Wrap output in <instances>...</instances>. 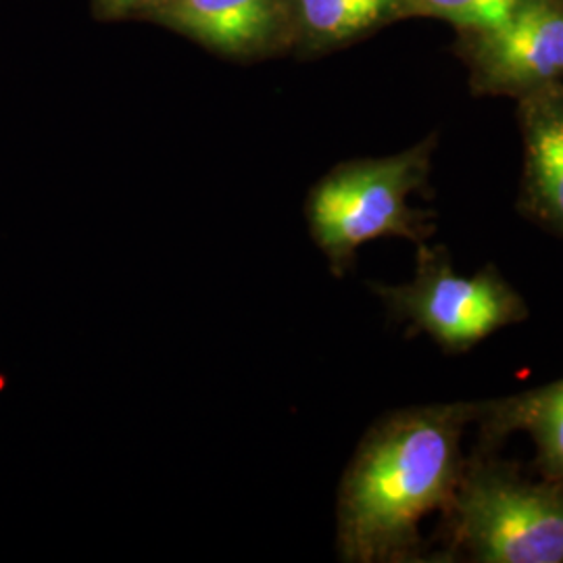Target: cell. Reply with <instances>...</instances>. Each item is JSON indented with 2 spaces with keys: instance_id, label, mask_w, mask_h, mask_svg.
Returning <instances> with one entry per match:
<instances>
[{
  "instance_id": "1",
  "label": "cell",
  "mask_w": 563,
  "mask_h": 563,
  "mask_svg": "<svg viewBox=\"0 0 563 563\" xmlns=\"http://www.w3.org/2000/svg\"><path fill=\"white\" fill-rule=\"evenodd\" d=\"M481 401L432 402L374 423L344 470L336 505L342 562H428L420 523L444 514L462 481L463 434Z\"/></svg>"
},
{
  "instance_id": "2",
  "label": "cell",
  "mask_w": 563,
  "mask_h": 563,
  "mask_svg": "<svg viewBox=\"0 0 563 563\" xmlns=\"http://www.w3.org/2000/svg\"><path fill=\"white\" fill-rule=\"evenodd\" d=\"M443 562L563 563V483L476 446L443 514Z\"/></svg>"
},
{
  "instance_id": "3",
  "label": "cell",
  "mask_w": 563,
  "mask_h": 563,
  "mask_svg": "<svg viewBox=\"0 0 563 563\" xmlns=\"http://www.w3.org/2000/svg\"><path fill=\"white\" fill-rule=\"evenodd\" d=\"M434 151L432 134L390 157L341 163L311 188L307 225L332 276L344 278L367 242L402 239L418 246L437 234L434 211L409 202L413 195H430Z\"/></svg>"
},
{
  "instance_id": "4",
  "label": "cell",
  "mask_w": 563,
  "mask_h": 563,
  "mask_svg": "<svg viewBox=\"0 0 563 563\" xmlns=\"http://www.w3.org/2000/svg\"><path fill=\"white\" fill-rule=\"evenodd\" d=\"M390 322L426 334L446 355H463L495 332L528 320L530 309L493 263L463 276L444 244H418L413 280L372 284Z\"/></svg>"
},
{
  "instance_id": "5",
  "label": "cell",
  "mask_w": 563,
  "mask_h": 563,
  "mask_svg": "<svg viewBox=\"0 0 563 563\" xmlns=\"http://www.w3.org/2000/svg\"><path fill=\"white\" fill-rule=\"evenodd\" d=\"M460 38L478 97L518 101L563 81V0H522L504 23Z\"/></svg>"
},
{
  "instance_id": "6",
  "label": "cell",
  "mask_w": 563,
  "mask_h": 563,
  "mask_svg": "<svg viewBox=\"0 0 563 563\" xmlns=\"http://www.w3.org/2000/svg\"><path fill=\"white\" fill-rule=\"evenodd\" d=\"M523 169L518 211L563 241V81L518 99Z\"/></svg>"
},
{
  "instance_id": "7",
  "label": "cell",
  "mask_w": 563,
  "mask_h": 563,
  "mask_svg": "<svg viewBox=\"0 0 563 563\" xmlns=\"http://www.w3.org/2000/svg\"><path fill=\"white\" fill-rule=\"evenodd\" d=\"M151 13L230 55L267 48L290 21L288 0H163Z\"/></svg>"
},
{
  "instance_id": "8",
  "label": "cell",
  "mask_w": 563,
  "mask_h": 563,
  "mask_svg": "<svg viewBox=\"0 0 563 563\" xmlns=\"http://www.w3.org/2000/svg\"><path fill=\"white\" fill-rule=\"evenodd\" d=\"M476 426L481 446L499 449L514 432H526L537 449L539 476L563 483V378L518 395L481 401Z\"/></svg>"
},
{
  "instance_id": "9",
  "label": "cell",
  "mask_w": 563,
  "mask_h": 563,
  "mask_svg": "<svg viewBox=\"0 0 563 563\" xmlns=\"http://www.w3.org/2000/svg\"><path fill=\"white\" fill-rule=\"evenodd\" d=\"M288 7L295 32L313 51L341 46L402 20V0H288Z\"/></svg>"
},
{
  "instance_id": "10",
  "label": "cell",
  "mask_w": 563,
  "mask_h": 563,
  "mask_svg": "<svg viewBox=\"0 0 563 563\" xmlns=\"http://www.w3.org/2000/svg\"><path fill=\"white\" fill-rule=\"evenodd\" d=\"M520 2L522 0H402V20H443L455 25L460 34H472L504 23Z\"/></svg>"
},
{
  "instance_id": "11",
  "label": "cell",
  "mask_w": 563,
  "mask_h": 563,
  "mask_svg": "<svg viewBox=\"0 0 563 563\" xmlns=\"http://www.w3.org/2000/svg\"><path fill=\"white\" fill-rule=\"evenodd\" d=\"M162 0H99V7L102 9L104 15L118 18V15H128L134 11H151L159 4Z\"/></svg>"
},
{
  "instance_id": "12",
  "label": "cell",
  "mask_w": 563,
  "mask_h": 563,
  "mask_svg": "<svg viewBox=\"0 0 563 563\" xmlns=\"http://www.w3.org/2000/svg\"><path fill=\"white\" fill-rule=\"evenodd\" d=\"M162 2H163V0H162Z\"/></svg>"
}]
</instances>
